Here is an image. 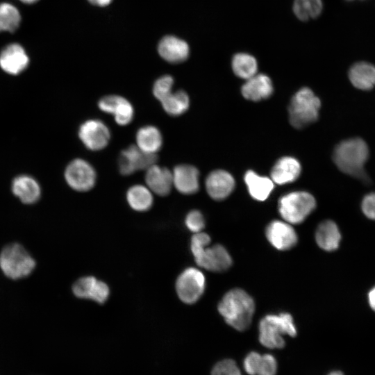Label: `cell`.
<instances>
[{
	"label": "cell",
	"mask_w": 375,
	"mask_h": 375,
	"mask_svg": "<svg viewBox=\"0 0 375 375\" xmlns=\"http://www.w3.org/2000/svg\"><path fill=\"white\" fill-rule=\"evenodd\" d=\"M112 115L116 123L121 126H125L133 120L134 110L131 103L120 96Z\"/></svg>",
	"instance_id": "obj_31"
},
{
	"label": "cell",
	"mask_w": 375,
	"mask_h": 375,
	"mask_svg": "<svg viewBox=\"0 0 375 375\" xmlns=\"http://www.w3.org/2000/svg\"><path fill=\"white\" fill-rule=\"evenodd\" d=\"M361 209L365 217L375 220V192H370L363 197Z\"/></svg>",
	"instance_id": "obj_36"
},
{
	"label": "cell",
	"mask_w": 375,
	"mask_h": 375,
	"mask_svg": "<svg viewBox=\"0 0 375 375\" xmlns=\"http://www.w3.org/2000/svg\"><path fill=\"white\" fill-rule=\"evenodd\" d=\"M157 156L141 150L137 145H130L122 151L118 158V168L122 175H130L137 170L147 169L156 164Z\"/></svg>",
	"instance_id": "obj_10"
},
{
	"label": "cell",
	"mask_w": 375,
	"mask_h": 375,
	"mask_svg": "<svg viewBox=\"0 0 375 375\" xmlns=\"http://www.w3.org/2000/svg\"><path fill=\"white\" fill-rule=\"evenodd\" d=\"M234 186L233 177L224 170H215L210 172L206 181L207 192L215 200H222L226 198L233 190Z\"/></svg>",
	"instance_id": "obj_14"
},
{
	"label": "cell",
	"mask_w": 375,
	"mask_h": 375,
	"mask_svg": "<svg viewBox=\"0 0 375 375\" xmlns=\"http://www.w3.org/2000/svg\"><path fill=\"white\" fill-rule=\"evenodd\" d=\"M36 265L35 260L19 243L5 246L0 253V269L6 276L17 280L29 276Z\"/></svg>",
	"instance_id": "obj_5"
},
{
	"label": "cell",
	"mask_w": 375,
	"mask_h": 375,
	"mask_svg": "<svg viewBox=\"0 0 375 375\" xmlns=\"http://www.w3.org/2000/svg\"><path fill=\"white\" fill-rule=\"evenodd\" d=\"M301 173L300 163L294 158L283 157L274 165L271 179L274 183L283 185L294 181Z\"/></svg>",
	"instance_id": "obj_20"
},
{
	"label": "cell",
	"mask_w": 375,
	"mask_h": 375,
	"mask_svg": "<svg viewBox=\"0 0 375 375\" xmlns=\"http://www.w3.org/2000/svg\"><path fill=\"white\" fill-rule=\"evenodd\" d=\"M244 368L249 375H276L277 361L271 354L250 352L244 360Z\"/></svg>",
	"instance_id": "obj_18"
},
{
	"label": "cell",
	"mask_w": 375,
	"mask_h": 375,
	"mask_svg": "<svg viewBox=\"0 0 375 375\" xmlns=\"http://www.w3.org/2000/svg\"><path fill=\"white\" fill-rule=\"evenodd\" d=\"M328 375H344V374L340 371H333L330 372Z\"/></svg>",
	"instance_id": "obj_41"
},
{
	"label": "cell",
	"mask_w": 375,
	"mask_h": 375,
	"mask_svg": "<svg viewBox=\"0 0 375 375\" xmlns=\"http://www.w3.org/2000/svg\"><path fill=\"white\" fill-rule=\"evenodd\" d=\"M244 181L250 195L258 201L265 200L274 187V183L271 178L260 176L251 170L246 172Z\"/></svg>",
	"instance_id": "obj_24"
},
{
	"label": "cell",
	"mask_w": 375,
	"mask_h": 375,
	"mask_svg": "<svg viewBox=\"0 0 375 375\" xmlns=\"http://www.w3.org/2000/svg\"><path fill=\"white\" fill-rule=\"evenodd\" d=\"M146 170L145 181L149 189L159 196L167 195L173 185L172 172L156 164Z\"/></svg>",
	"instance_id": "obj_17"
},
{
	"label": "cell",
	"mask_w": 375,
	"mask_h": 375,
	"mask_svg": "<svg viewBox=\"0 0 375 375\" xmlns=\"http://www.w3.org/2000/svg\"><path fill=\"white\" fill-rule=\"evenodd\" d=\"M173 185L183 194H192L199 190V171L190 165L176 166L172 172Z\"/></svg>",
	"instance_id": "obj_16"
},
{
	"label": "cell",
	"mask_w": 375,
	"mask_h": 375,
	"mask_svg": "<svg viewBox=\"0 0 375 375\" xmlns=\"http://www.w3.org/2000/svg\"><path fill=\"white\" fill-rule=\"evenodd\" d=\"M351 84L361 90H370L375 87V66L367 62H358L349 71Z\"/></svg>",
	"instance_id": "obj_21"
},
{
	"label": "cell",
	"mask_w": 375,
	"mask_h": 375,
	"mask_svg": "<svg viewBox=\"0 0 375 375\" xmlns=\"http://www.w3.org/2000/svg\"><path fill=\"white\" fill-rule=\"evenodd\" d=\"M218 310L226 322L235 329L243 331L251 323L255 310L253 299L243 290L228 292L219 303Z\"/></svg>",
	"instance_id": "obj_2"
},
{
	"label": "cell",
	"mask_w": 375,
	"mask_h": 375,
	"mask_svg": "<svg viewBox=\"0 0 375 375\" xmlns=\"http://www.w3.org/2000/svg\"><path fill=\"white\" fill-rule=\"evenodd\" d=\"M13 194L26 204L35 203L40 197V188L33 178L20 176L15 178L12 184Z\"/></svg>",
	"instance_id": "obj_23"
},
{
	"label": "cell",
	"mask_w": 375,
	"mask_h": 375,
	"mask_svg": "<svg viewBox=\"0 0 375 375\" xmlns=\"http://www.w3.org/2000/svg\"><path fill=\"white\" fill-rule=\"evenodd\" d=\"M368 302L371 308L375 312V286L368 293Z\"/></svg>",
	"instance_id": "obj_39"
},
{
	"label": "cell",
	"mask_w": 375,
	"mask_h": 375,
	"mask_svg": "<svg viewBox=\"0 0 375 375\" xmlns=\"http://www.w3.org/2000/svg\"><path fill=\"white\" fill-rule=\"evenodd\" d=\"M174 78L169 75H165L158 78L153 86L154 97L161 101L172 92Z\"/></svg>",
	"instance_id": "obj_33"
},
{
	"label": "cell",
	"mask_w": 375,
	"mask_h": 375,
	"mask_svg": "<svg viewBox=\"0 0 375 375\" xmlns=\"http://www.w3.org/2000/svg\"><path fill=\"white\" fill-rule=\"evenodd\" d=\"M315 240L321 249L327 251L336 250L341 240V234L337 224L331 220L322 222L316 231Z\"/></svg>",
	"instance_id": "obj_22"
},
{
	"label": "cell",
	"mask_w": 375,
	"mask_h": 375,
	"mask_svg": "<svg viewBox=\"0 0 375 375\" xmlns=\"http://www.w3.org/2000/svg\"><path fill=\"white\" fill-rule=\"evenodd\" d=\"M21 22L18 10L8 3L0 4V32H14Z\"/></svg>",
	"instance_id": "obj_30"
},
{
	"label": "cell",
	"mask_w": 375,
	"mask_h": 375,
	"mask_svg": "<svg viewBox=\"0 0 375 375\" xmlns=\"http://www.w3.org/2000/svg\"><path fill=\"white\" fill-rule=\"evenodd\" d=\"M211 375H242L235 360L224 359L213 367Z\"/></svg>",
	"instance_id": "obj_34"
},
{
	"label": "cell",
	"mask_w": 375,
	"mask_h": 375,
	"mask_svg": "<svg viewBox=\"0 0 375 375\" xmlns=\"http://www.w3.org/2000/svg\"><path fill=\"white\" fill-rule=\"evenodd\" d=\"M137 146L144 152L156 154L162 144L160 131L153 126L141 127L136 133Z\"/></svg>",
	"instance_id": "obj_25"
},
{
	"label": "cell",
	"mask_w": 375,
	"mask_h": 375,
	"mask_svg": "<svg viewBox=\"0 0 375 375\" xmlns=\"http://www.w3.org/2000/svg\"><path fill=\"white\" fill-rule=\"evenodd\" d=\"M185 224L192 232L197 233L201 232L205 226L203 216L199 210H192L187 215Z\"/></svg>",
	"instance_id": "obj_35"
},
{
	"label": "cell",
	"mask_w": 375,
	"mask_h": 375,
	"mask_svg": "<svg viewBox=\"0 0 375 375\" xmlns=\"http://www.w3.org/2000/svg\"><path fill=\"white\" fill-rule=\"evenodd\" d=\"M126 199L131 208L139 212L149 210L153 204V197L150 190L142 185L131 187L127 191Z\"/></svg>",
	"instance_id": "obj_26"
},
{
	"label": "cell",
	"mask_w": 375,
	"mask_h": 375,
	"mask_svg": "<svg viewBox=\"0 0 375 375\" xmlns=\"http://www.w3.org/2000/svg\"><path fill=\"white\" fill-rule=\"evenodd\" d=\"M97 279L93 276H84L77 280L72 286L74 294L81 299H91Z\"/></svg>",
	"instance_id": "obj_32"
},
{
	"label": "cell",
	"mask_w": 375,
	"mask_h": 375,
	"mask_svg": "<svg viewBox=\"0 0 375 375\" xmlns=\"http://www.w3.org/2000/svg\"><path fill=\"white\" fill-rule=\"evenodd\" d=\"M241 92L245 99L257 101L271 96L273 92V85L267 75L255 74L247 79L242 87Z\"/></svg>",
	"instance_id": "obj_19"
},
{
	"label": "cell",
	"mask_w": 375,
	"mask_h": 375,
	"mask_svg": "<svg viewBox=\"0 0 375 375\" xmlns=\"http://www.w3.org/2000/svg\"><path fill=\"white\" fill-rule=\"evenodd\" d=\"M120 96L107 95L99 99L98 106L101 110L106 113L112 114Z\"/></svg>",
	"instance_id": "obj_37"
},
{
	"label": "cell",
	"mask_w": 375,
	"mask_h": 375,
	"mask_svg": "<svg viewBox=\"0 0 375 375\" xmlns=\"http://www.w3.org/2000/svg\"><path fill=\"white\" fill-rule=\"evenodd\" d=\"M347 1H353V0H347Z\"/></svg>",
	"instance_id": "obj_43"
},
{
	"label": "cell",
	"mask_w": 375,
	"mask_h": 375,
	"mask_svg": "<svg viewBox=\"0 0 375 375\" xmlns=\"http://www.w3.org/2000/svg\"><path fill=\"white\" fill-rule=\"evenodd\" d=\"M206 285L205 276L198 269L190 267L178 277L176 290L179 299L184 303H195L203 294Z\"/></svg>",
	"instance_id": "obj_8"
},
{
	"label": "cell",
	"mask_w": 375,
	"mask_h": 375,
	"mask_svg": "<svg viewBox=\"0 0 375 375\" xmlns=\"http://www.w3.org/2000/svg\"><path fill=\"white\" fill-rule=\"evenodd\" d=\"M109 294L110 290L107 284L98 280L91 299L99 303H103L108 299Z\"/></svg>",
	"instance_id": "obj_38"
},
{
	"label": "cell",
	"mask_w": 375,
	"mask_h": 375,
	"mask_svg": "<svg viewBox=\"0 0 375 375\" xmlns=\"http://www.w3.org/2000/svg\"><path fill=\"white\" fill-rule=\"evenodd\" d=\"M321 106L319 99L308 88L299 90L289 105V119L292 126L302 128L315 122Z\"/></svg>",
	"instance_id": "obj_6"
},
{
	"label": "cell",
	"mask_w": 375,
	"mask_h": 375,
	"mask_svg": "<svg viewBox=\"0 0 375 375\" xmlns=\"http://www.w3.org/2000/svg\"><path fill=\"white\" fill-rule=\"evenodd\" d=\"M65 178L72 189L85 192L94 186L97 176L94 169L88 162L77 158L66 167Z\"/></svg>",
	"instance_id": "obj_9"
},
{
	"label": "cell",
	"mask_w": 375,
	"mask_h": 375,
	"mask_svg": "<svg viewBox=\"0 0 375 375\" xmlns=\"http://www.w3.org/2000/svg\"><path fill=\"white\" fill-rule=\"evenodd\" d=\"M21 1L25 3H33L36 1H38V0H20Z\"/></svg>",
	"instance_id": "obj_42"
},
{
	"label": "cell",
	"mask_w": 375,
	"mask_h": 375,
	"mask_svg": "<svg viewBox=\"0 0 375 375\" xmlns=\"http://www.w3.org/2000/svg\"><path fill=\"white\" fill-rule=\"evenodd\" d=\"M164 110L171 116H178L188 110L190 99L183 90L172 92L161 101Z\"/></svg>",
	"instance_id": "obj_28"
},
{
	"label": "cell",
	"mask_w": 375,
	"mask_h": 375,
	"mask_svg": "<svg viewBox=\"0 0 375 375\" xmlns=\"http://www.w3.org/2000/svg\"><path fill=\"white\" fill-rule=\"evenodd\" d=\"M369 156V148L365 140L353 138L342 141L335 147L333 160L342 172L368 183L370 179L365 166Z\"/></svg>",
	"instance_id": "obj_1"
},
{
	"label": "cell",
	"mask_w": 375,
	"mask_h": 375,
	"mask_svg": "<svg viewBox=\"0 0 375 375\" xmlns=\"http://www.w3.org/2000/svg\"><path fill=\"white\" fill-rule=\"evenodd\" d=\"M322 8V0H294L293 4L294 13L303 21L319 16Z\"/></svg>",
	"instance_id": "obj_29"
},
{
	"label": "cell",
	"mask_w": 375,
	"mask_h": 375,
	"mask_svg": "<svg viewBox=\"0 0 375 375\" xmlns=\"http://www.w3.org/2000/svg\"><path fill=\"white\" fill-rule=\"evenodd\" d=\"M210 239L203 234L194 235L191 240V251L197 264L212 272L226 270L232 263L226 249L220 244L209 247Z\"/></svg>",
	"instance_id": "obj_3"
},
{
	"label": "cell",
	"mask_w": 375,
	"mask_h": 375,
	"mask_svg": "<svg viewBox=\"0 0 375 375\" xmlns=\"http://www.w3.org/2000/svg\"><path fill=\"white\" fill-rule=\"evenodd\" d=\"M158 51L165 60L171 63H179L188 58L190 48L184 40L172 35H167L160 41Z\"/></svg>",
	"instance_id": "obj_15"
},
{
	"label": "cell",
	"mask_w": 375,
	"mask_h": 375,
	"mask_svg": "<svg viewBox=\"0 0 375 375\" xmlns=\"http://www.w3.org/2000/svg\"><path fill=\"white\" fill-rule=\"evenodd\" d=\"M29 60L24 48L19 44L6 47L0 53V67L10 74L16 75L24 70Z\"/></svg>",
	"instance_id": "obj_13"
},
{
	"label": "cell",
	"mask_w": 375,
	"mask_h": 375,
	"mask_svg": "<svg viewBox=\"0 0 375 375\" xmlns=\"http://www.w3.org/2000/svg\"><path fill=\"white\" fill-rule=\"evenodd\" d=\"M295 337L297 329L289 313L268 315L259 323V341L269 349H282L285 342L283 335Z\"/></svg>",
	"instance_id": "obj_4"
},
{
	"label": "cell",
	"mask_w": 375,
	"mask_h": 375,
	"mask_svg": "<svg viewBox=\"0 0 375 375\" xmlns=\"http://www.w3.org/2000/svg\"><path fill=\"white\" fill-rule=\"evenodd\" d=\"M78 137L86 148L92 151H99L108 145L110 133L101 120L89 119L80 126Z\"/></svg>",
	"instance_id": "obj_11"
},
{
	"label": "cell",
	"mask_w": 375,
	"mask_h": 375,
	"mask_svg": "<svg viewBox=\"0 0 375 375\" xmlns=\"http://www.w3.org/2000/svg\"><path fill=\"white\" fill-rule=\"evenodd\" d=\"M316 201L312 194L298 191L283 196L278 201L281 217L289 224L303 222L315 208Z\"/></svg>",
	"instance_id": "obj_7"
},
{
	"label": "cell",
	"mask_w": 375,
	"mask_h": 375,
	"mask_svg": "<svg viewBox=\"0 0 375 375\" xmlns=\"http://www.w3.org/2000/svg\"><path fill=\"white\" fill-rule=\"evenodd\" d=\"M231 65L235 74L244 79H248L256 74L258 69L256 58L246 53L235 54Z\"/></svg>",
	"instance_id": "obj_27"
},
{
	"label": "cell",
	"mask_w": 375,
	"mask_h": 375,
	"mask_svg": "<svg viewBox=\"0 0 375 375\" xmlns=\"http://www.w3.org/2000/svg\"><path fill=\"white\" fill-rule=\"evenodd\" d=\"M266 236L277 249L287 250L297 242V236L292 226L288 222L273 221L267 227Z\"/></svg>",
	"instance_id": "obj_12"
},
{
	"label": "cell",
	"mask_w": 375,
	"mask_h": 375,
	"mask_svg": "<svg viewBox=\"0 0 375 375\" xmlns=\"http://www.w3.org/2000/svg\"><path fill=\"white\" fill-rule=\"evenodd\" d=\"M91 4L98 6H106L110 3L112 0H88Z\"/></svg>",
	"instance_id": "obj_40"
}]
</instances>
